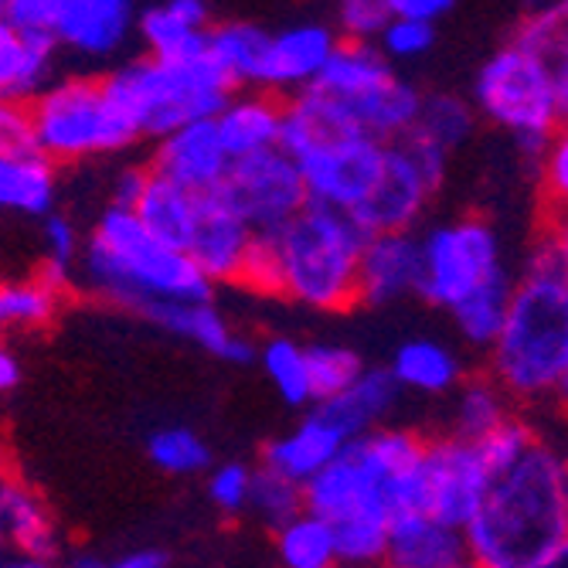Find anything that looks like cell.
Instances as JSON below:
<instances>
[{
	"mask_svg": "<svg viewBox=\"0 0 568 568\" xmlns=\"http://www.w3.org/2000/svg\"><path fill=\"white\" fill-rule=\"evenodd\" d=\"M568 538V497L558 443L545 439L510 470L490 477L487 497L463 528L477 568H541Z\"/></svg>",
	"mask_w": 568,
	"mask_h": 568,
	"instance_id": "cell-1",
	"label": "cell"
},
{
	"mask_svg": "<svg viewBox=\"0 0 568 568\" xmlns=\"http://www.w3.org/2000/svg\"><path fill=\"white\" fill-rule=\"evenodd\" d=\"M568 368V283L558 248L545 235L514 280L504 327L487 351V375L510 402L555 395Z\"/></svg>",
	"mask_w": 568,
	"mask_h": 568,
	"instance_id": "cell-2",
	"label": "cell"
},
{
	"mask_svg": "<svg viewBox=\"0 0 568 568\" xmlns=\"http://www.w3.org/2000/svg\"><path fill=\"white\" fill-rule=\"evenodd\" d=\"M79 283L120 310L140 317L150 303H209L212 283L174 245L153 239L133 212L113 209L99 215L82 245Z\"/></svg>",
	"mask_w": 568,
	"mask_h": 568,
	"instance_id": "cell-3",
	"label": "cell"
},
{
	"mask_svg": "<svg viewBox=\"0 0 568 568\" xmlns=\"http://www.w3.org/2000/svg\"><path fill=\"white\" fill-rule=\"evenodd\" d=\"M99 85L110 110L136 133V140H161L187 123L215 120L235 95L229 79L209 59L204 44L174 62H123L102 75Z\"/></svg>",
	"mask_w": 568,
	"mask_h": 568,
	"instance_id": "cell-4",
	"label": "cell"
},
{
	"mask_svg": "<svg viewBox=\"0 0 568 568\" xmlns=\"http://www.w3.org/2000/svg\"><path fill=\"white\" fill-rule=\"evenodd\" d=\"M361 232L347 215L324 204H306L283 229L273 232L280 255V296L317 310V314H344L357 303Z\"/></svg>",
	"mask_w": 568,
	"mask_h": 568,
	"instance_id": "cell-5",
	"label": "cell"
},
{
	"mask_svg": "<svg viewBox=\"0 0 568 568\" xmlns=\"http://www.w3.org/2000/svg\"><path fill=\"white\" fill-rule=\"evenodd\" d=\"M474 113L538 153L568 116L551 69L518 41L500 44L474 79Z\"/></svg>",
	"mask_w": 568,
	"mask_h": 568,
	"instance_id": "cell-6",
	"label": "cell"
},
{
	"mask_svg": "<svg viewBox=\"0 0 568 568\" xmlns=\"http://www.w3.org/2000/svg\"><path fill=\"white\" fill-rule=\"evenodd\" d=\"M28 116L34 150L55 168L106 158L136 143V133L110 110L99 79L89 75L51 82L28 106Z\"/></svg>",
	"mask_w": 568,
	"mask_h": 568,
	"instance_id": "cell-7",
	"label": "cell"
},
{
	"mask_svg": "<svg viewBox=\"0 0 568 568\" xmlns=\"http://www.w3.org/2000/svg\"><path fill=\"white\" fill-rule=\"evenodd\" d=\"M423 242V283L419 296L446 314L467 300L510 283L504 263V242L497 229L480 215H463L433 225Z\"/></svg>",
	"mask_w": 568,
	"mask_h": 568,
	"instance_id": "cell-8",
	"label": "cell"
},
{
	"mask_svg": "<svg viewBox=\"0 0 568 568\" xmlns=\"http://www.w3.org/2000/svg\"><path fill=\"white\" fill-rule=\"evenodd\" d=\"M449 158L436 146L405 136L385 146V171L368 194V201L347 219L365 235H392V232H416L423 222L433 194L446 178Z\"/></svg>",
	"mask_w": 568,
	"mask_h": 568,
	"instance_id": "cell-9",
	"label": "cell"
},
{
	"mask_svg": "<svg viewBox=\"0 0 568 568\" xmlns=\"http://www.w3.org/2000/svg\"><path fill=\"white\" fill-rule=\"evenodd\" d=\"M385 146L361 133H327L293 146L290 158L300 168L310 204L351 215L375 191L385 171Z\"/></svg>",
	"mask_w": 568,
	"mask_h": 568,
	"instance_id": "cell-10",
	"label": "cell"
},
{
	"mask_svg": "<svg viewBox=\"0 0 568 568\" xmlns=\"http://www.w3.org/2000/svg\"><path fill=\"white\" fill-rule=\"evenodd\" d=\"M219 194L252 232H276L310 204L296 161L280 146L232 161Z\"/></svg>",
	"mask_w": 568,
	"mask_h": 568,
	"instance_id": "cell-11",
	"label": "cell"
},
{
	"mask_svg": "<svg viewBox=\"0 0 568 568\" xmlns=\"http://www.w3.org/2000/svg\"><path fill=\"white\" fill-rule=\"evenodd\" d=\"M490 474L474 443L453 436L426 439L423 474H419V514L463 531L484 504Z\"/></svg>",
	"mask_w": 568,
	"mask_h": 568,
	"instance_id": "cell-12",
	"label": "cell"
},
{
	"mask_svg": "<svg viewBox=\"0 0 568 568\" xmlns=\"http://www.w3.org/2000/svg\"><path fill=\"white\" fill-rule=\"evenodd\" d=\"M229 168H232V158L219 136L215 120H201V123H187L161 140H153L146 171L191 194H212L225 184Z\"/></svg>",
	"mask_w": 568,
	"mask_h": 568,
	"instance_id": "cell-13",
	"label": "cell"
},
{
	"mask_svg": "<svg viewBox=\"0 0 568 568\" xmlns=\"http://www.w3.org/2000/svg\"><path fill=\"white\" fill-rule=\"evenodd\" d=\"M136 34V8L130 0H55V38L59 48L89 62H106Z\"/></svg>",
	"mask_w": 568,
	"mask_h": 568,
	"instance_id": "cell-14",
	"label": "cell"
},
{
	"mask_svg": "<svg viewBox=\"0 0 568 568\" xmlns=\"http://www.w3.org/2000/svg\"><path fill=\"white\" fill-rule=\"evenodd\" d=\"M303 510L317 514V518L331 525L357 518V514H382V518H392L388 487L368 463L351 449V443L324 474H317L303 487Z\"/></svg>",
	"mask_w": 568,
	"mask_h": 568,
	"instance_id": "cell-15",
	"label": "cell"
},
{
	"mask_svg": "<svg viewBox=\"0 0 568 568\" xmlns=\"http://www.w3.org/2000/svg\"><path fill=\"white\" fill-rule=\"evenodd\" d=\"M337 44H341V38H337L334 24H324V21H300L283 31H273L266 59H263L260 89L273 92V95L306 92L321 79Z\"/></svg>",
	"mask_w": 568,
	"mask_h": 568,
	"instance_id": "cell-16",
	"label": "cell"
},
{
	"mask_svg": "<svg viewBox=\"0 0 568 568\" xmlns=\"http://www.w3.org/2000/svg\"><path fill=\"white\" fill-rule=\"evenodd\" d=\"M252 235L255 232L232 212V204L219 191H212L197 197V222L184 255L212 286L239 283Z\"/></svg>",
	"mask_w": 568,
	"mask_h": 568,
	"instance_id": "cell-17",
	"label": "cell"
},
{
	"mask_svg": "<svg viewBox=\"0 0 568 568\" xmlns=\"http://www.w3.org/2000/svg\"><path fill=\"white\" fill-rule=\"evenodd\" d=\"M419 283H423V242L416 232L365 239L361 270H357V303L392 306L408 296H419Z\"/></svg>",
	"mask_w": 568,
	"mask_h": 568,
	"instance_id": "cell-18",
	"label": "cell"
},
{
	"mask_svg": "<svg viewBox=\"0 0 568 568\" xmlns=\"http://www.w3.org/2000/svg\"><path fill=\"white\" fill-rule=\"evenodd\" d=\"M140 321L161 327L174 337H184L197 344L201 351L229 361V365H248V361L260 357V347L248 337L235 334L212 300L209 303H150L146 310H140Z\"/></svg>",
	"mask_w": 568,
	"mask_h": 568,
	"instance_id": "cell-19",
	"label": "cell"
},
{
	"mask_svg": "<svg viewBox=\"0 0 568 568\" xmlns=\"http://www.w3.org/2000/svg\"><path fill=\"white\" fill-rule=\"evenodd\" d=\"M344 449H347V439L314 408L290 433H283L263 446L260 467L306 487L317 474H324Z\"/></svg>",
	"mask_w": 568,
	"mask_h": 568,
	"instance_id": "cell-20",
	"label": "cell"
},
{
	"mask_svg": "<svg viewBox=\"0 0 568 568\" xmlns=\"http://www.w3.org/2000/svg\"><path fill=\"white\" fill-rule=\"evenodd\" d=\"M283 120H286V106L280 102V95L263 89H242L225 102V110L215 116V126L229 158L242 161V158H255V153L276 150L283 140Z\"/></svg>",
	"mask_w": 568,
	"mask_h": 568,
	"instance_id": "cell-21",
	"label": "cell"
},
{
	"mask_svg": "<svg viewBox=\"0 0 568 568\" xmlns=\"http://www.w3.org/2000/svg\"><path fill=\"white\" fill-rule=\"evenodd\" d=\"M215 24L204 0H164L136 11V38L146 48V59L174 62L204 44V34Z\"/></svg>",
	"mask_w": 568,
	"mask_h": 568,
	"instance_id": "cell-22",
	"label": "cell"
},
{
	"mask_svg": "<svg viewBox=\"0 0 568 568\" xmlns=\"http://www.w3.org/2000/svg\"><path fill=\"white\" fill-rule=\"evenodd\" d=\"M467 565L463 531L429 518V514H398L388 528V551L382 568H459Z\"/></svg>",
	"mask_w": 568,
	"mask_h": 568,
	"instance_id": "cell-23",
	"label": "cell"
},
{
	"mask_svg": "<svg viewBox=\"0 0 568 568\" xmlns=\"http://www.w3.org/2000/svg\"><path fill=\"white\" fill-rule=\"evenodd\" d=\"M388 375L398 385V392H416V395H453L467 368H463V357L456 354L453 344L439 337H408L395 347L388 361Z\"/></svg>",
	"mask_w": 568,
	"mask_h": 568,
	"instance_id": "cell-24",
	"label": "cell"
},
{
	"mask_svg": "<svg viewBox=\"0 0 568 568\" xmlns=\"http://www.w3.org/2000/svg\"><path fill=\"white\" fill-rule=\"evenodd\" d=\"M395 402H398V385L392 382L388 368H365L347 392H341L331 402H321L317 412L347 443H354L361 436H368L372 429L385 426Z\"/></svg>",
	"mask_w": 568,
	"mask_h": 568,
	"instance_id": "cell-25",
	"label": "cell"
},
{
	"mask_svg": "<svg viewBox=\"0 0 568 568\" xmlns=\"http://www.w3.org/2000/svg\"><path fill=\"white\" fill-rule=\"evenodd\" d=\"M59 44L48 38H24L0 21V102H31L51 85Z\"/></svg>",
	"mask_w": 568,
	"mask_h": 568,
	"instance_id": "cell-26",
	"label": "cell"
},
{
	"mask_svg": "<svg viewBox=\"0 0 568 568\" xmlns=\"http://www.w3.org/2000/svg\"><path fill=\"white\" fill-rule=\"evenodd\" d=\"M270 38L273 31H266L263 24L232 18V21H215L209 28L204 48H209V59L229 79V85L242 92V89H260Z\"/></svg>",
	"mask_w": 568,
	"mask_h": 568,
	"instance_id": "cell-27",
	"label": "cell"
},
{
	"mask_svg": "<svg viewBox=\"0 0 568 568\" xmlns=\"http://www.w3.org/2000/svg\"><path fill=\"white\" fill-rule=\"evenodd\" d=\"M0 510H4L8 521V541L11 548H18V555L34 558L41 565L59 558V528L31 487L18 480H0Z\"/></svg>",
	"mask_w": 568,
	"mask_h": 568,
	"instance_id": "cell-28",
	"label": "cell"
},
{
	"mask_svg": "<svg viewBox=\"0 0 568 568\" xmlns=\"http://www.w3.org/2000/svg\"><path fill=\"white\" fill-rule=\"evenodd\" d=\"M59 197V168L41 153L0 158V212H18L28 219H48Z\"/></svg>",
	"mask_w": 568,
	"mask_h": 568,
	"instance_id": "cell-29",
	"label": "cell"
},
{
	"mask_svg": "<svg viewBox=\"0 0 568 568\" xmlns=\"http://www.w3.org/2000/svg\"><path fill=\"white\" fill-rule=\"evenodd\" d=\"M514 416L510 395L484 372V375H467L463 385L453 392L449 405V436L463 443H480L494 429H500Z\"/></svg>",
	"mask_w": 568,
	"mask_h": 568,
	"instance_id": "cell-30",
	"label": "cell"
},
{
	"mask_svg": "<svg viewBox=\"0 0 568 568\" xmlns=\"http://www.w3.org/2000/svg\"><path fill=\"white\" fill-rule=\"evenodd\" d=\"M197 197L201 194H191L158 174H150L133 215L153 239H161L164 245H174L184 252L197 222Z\"/></svg>",
	"mask_w": 568,
	"mask_h": 568,
	"instance_id": "cell-31",
	"label": "cell"
},
{
	"mask_svg": "<svg viewBox=\"0 0 568 568\" xmlns=\"http://www.w3.org/2000/svg\"><path fill=\"white\" fill-rule=\"evenodd\" d=\"M510 41L528 48L531 55H538L551 69L568 116V0H555V4H541L528 11L518 21V31H514Z\"/></svg>",
	"mask_w": 568,
	"mask_h": 568,
	"instance_id": "cell-32",
	"label": "cell"
},
{
	"mask_svg": "<svg viewBox=\"0 0 568 568\" xmlns=\"http://www.w3.org/2000/svg\"><path fill=\"white\" fill-rule=\"evenodd\" d=\"M474 123H477L474 102H467L456 92H429V95H423L419 120H416V126H412L408 136L436 146L439 153H446V158H449L456 146H463L470 140Z\"/></svg>",
	"mask_w": 568,
	"mask_h": 568,
	"instance_id": "cell-33",
	"label": "cell"
},
{
	"mask_svg": "<svg viewBox=\"0 0 568 568\" xmlns=\"http://www.w3.org/2000/svg\"><path fill=\"white\" fill-rule=\"evenodd\" d=\"M276 555L283 568H337L334 525L317 514H296L276 531Z\"/></svg>",
	"mask_w": 568,
	"mask_h": 568,
	"instance_id": "cell-34",
	"label": "cell"
},
{
	"mask_svg": "<svg viewBox=\"0 0 568 568\" xmlns=\"http://www.w3.org/2000/svg\"><path fill=\"white\" fill-rule=\"evenodd\" d=\"M62 293L34 280H4L0 283V334L8 331H38L59 314Z\"/></svg>",
	"mask_w": 568,
	"mask_h": 568,
	"instance_id": "cell-35",
	"label": "cell"
},
{
	"mask_svg": "<svg viewBox=\"0 0 568 568\" xmlns=\"http://www.w3.org/2000/svg\"><path fill=\"white\" fill-rule=\"evenodd\" d=\"M260 365L276 395L290 408L314 405V388H310V368H306V344L293 337H270L260 347Z\"/></svg>",
	"mask_w": 568,
	"mask_h": 568,
	"instance_id": "cell-36",
	"label": "cell"
},
{
	"mask_svg": "<svg viewBox=\"0 0 568 568\" xmlns=\"http://www.w3.org/2000/svg\"><path fill=\"white\" fill-rule=\"evenodd\" d=\"M146 456L153 467L171 477H197L204 470H212V463H215L212 446L191 426H164L158 433H150Z\"/></svg>",
	"mask_w": 568,
	"mask_h": 568,
	"instance_id": "cell-37",
	"label": "cell"
},
{
	"mask_svg": "<svg viewBox=\"0 0 568 568\" xmlns=\"http://www.w3.org/2000/svg\"><path fill=\"white\" fill-rule=\"evenodd\" d=\"M388 528H392V518H382V514H357V518L334 525L337 565L382 568L385 551H388Z\"/></svg>",
	"mask_w": 568,
	"mask_h": 568,
	"instance_id": "cell-38",
	"label": "cell"
},
{
	"mask_svg": "<svg viewBox=\"0 0 568 568\" xmlns=\"http://www.w3.org/2000/svg\"><path fill=\"white\" fill-rule=\"evenodd\" d=\"M510 290H514V280L510 283H500L474 300H467L463 306L453 310V324H456V334L463 337V344H470L474 351H490L500 327H504V317H507V303H510Z\"/></svg>",
	"mask_w": 568,
	"mask_h": 568,
	"instance_id": "cell-39",
	"label": "cell"
},
{
	"mask_svg": "<svg viewBox=\"0 0 568 568\" xmlns=\"http://www.w3.org/2000/svg\"><path fill=\"white\" fill-rule=\"evenodd\" d=\"M306 368L310 388H314V405H321L347 392L368 365L361 361L357 351L344 344H306Z\"/></svg>",
	"mask_w": 568,
	"mask_h": 568,
	"instance_id": "cell-40",
	"label": "cell"
},
{
	"mask_svg": "<svg viewBox=\"0 0 568 568\" xmlns=\"http://www.w3.org/2000/svg\"><path fill=\"white\" fill-rule=\"evenodd\" d=\"M44 263H41V273L38 280L48 283L51 290L65 293L75 280V270H79V260H82V235L75 229V222L69 215H59L51 212L44 219Z\"/></svg>",
	"mask_w": 568,
	"mask_h": 568,
	"instance_id": "cell-41",
	"label": "cell"
},
{
	"mask_svg": "<svg viewBox=\"0 0 568 568\" xmlns=\"http://www.w3.org/2000/svg\"><path fill=\"white\" fill-rule=\"evenodd\" d=\"M248 510L260 518L266 528L280 531L296 514H303V487L260 467L252 470V494H248Z\"/></svg>",
	"mask_w": 568,
	"mask_h": 568,
	"instance_id": "cell-42",
	"label": "cell"
},
{
	"mask_svg": "<svg viewBox=\"0 0 568 568\" xmlns=\"http://www.w3.org/2000/svg\"><path fill=\"white\" fill-rule=\"evenodd\" d=\"M538 443H541L538 426H535L531 419H525V416H518V412H514V416H510L500 429H494L487 439L477 443V453H480V459H484L487 474L497 477V474L510 470L514 463H521Z\"/></svg>",
	"mask_w": 568,
	"mask_h": 568,
	"instance_id": "cell-43",
	"label": "cell"
},
{
	"mask_svg": "<svg viewBox=\"0 0 568 568\" xmlns=\"http://www.w3.org/2000/svg\"><path fill=\"white\" fill-rule=\"evenodd\" d=\"M535 161H538V187L555 225L568 222V123L548 136V143L535 153Z\"/></svg>",
	"mask_w": 568,
	"mask_h": 568,
	"instance_id": "cell-44",
	"label": "cell"
},
{
	"mask_svg": "<svg viewBox=\"0 0 568 568\" xmlns=\"http://www.w3.org/2000/svg\"><path fill=\"white\" fill-rule=\"evenodd\" d=\"M392 21L388 0H344L334 18V31L341 41L354 44H378L382 31Z\"/></svg>",
	"mask_w": 568,
	"mask_h": 568,
	"instance_id": "cell-45",
	"label": "cell"
},
{
	"mask_svg": "<svg viewBox=\"0 0 568 568\" xmlns=\"http://www.w3.org/2000/svg\"><path fill=\"white\" fill-rule=\"evenodd\" d=\"M436 44V28L433 24H419V21H405V18H392L388 28L378 38V51L385 55V62H416L426 59Z\"/></svg>",
	"mask_w": 568,
	"mask_h": 568,
	"instance_id": "cell-46",
	"label": "cell"
},
{
	"mask_svg": "<svg viewBox=\"0 0 568 568\" xmlns=\"http://www.w3.org/2000/svg\"><path fill=\"white\" fill-rule=\"evenodd\" d=\"M242 286H248L252 293L263 296H280V255H276V242L273 232H255L245 266H242Z\"/></svg>",
	"mask_w": 568,
	"mask_h": 568,
	"instance_id": "cell-47",
	"label": "cell"
},
{
	"mask_svg": "<svg viewBox=\"0 0 568 568\" xmlns=\"http://www.w3.org/2000/svg\"><path fill=\"white\" fill-rule=\"evenodd\" d=\"M252 494V467L245 463H219L209 474V497L222 514H242L248 510Z\"/></svg>",
	"mask_w": 568,
	"mask_h": 568,
	"instance_id": "cell-48",
	"label": "cell"
},
{
	"mask_svg": "<svg viewBox=\"0 0 568 568\" xmlns=\"http://www.w3.org/2000/svg\"><path fill=\"white\" fill-rule=\"evenodd\" d=\"M0 21L24 38L55 41L51 38V28H55V0H4L0 4Z\"/></svg>",
	"mask_w": 568,
	"mask_h": 568,
	"instance_id": "cell-49",
	"label": "cell"
},
{
	"mask_svg": "<svg viewBox=\"0 0 568 568\" xmlns=\"http://www.w3.org/2000/svg\"><path fill=\"white\" fill-rule=\"evenodd\" d=\"M21 153H34L28 106L0 102V158H21Z\"/></svg>",
	"mask_w": 568,
	"mask_h": 568,
	"instance_id": "cell-50",
	"label": "cell"
},
{
	"mask_svg": "<svg viewBox=\"0 0 568 568\" xmlns=\"http://www.w3.org/2000/svg\"><path fill=\"white\" fill-rule=\"evenodd\" d=\"M392 4V18H405V21H419V24H439L443 18L453 14V0H388Z\"/></svg>",
	"mask_w": 568,
	"mask_h": 568,
	"instance_id": "cell-51",
	"label": "cell"
},
{
	"mask_svg": "<svg viewBox=\"0 0 568 568\" xmlns=\"http://www.w3.org/2000/svg\"><path fill=\"white\" fill-rule=\"evenodd\" d=\"M146 181H150V171H146V168H123V171L113 178V197H110V204H113V209L133 212V209H136V201L143 197Z\"/></svg>",
	"mask_w": 568,
	"mask_h": 568,
	"instance_id": "cell-52",
	"label": "cell"
},
{
	"mask_svg": "<svg viewBox=\"0 0 568 568\" xmlns=\"http://www.w3.org/2000/svg\"><path fill=\"white\" fill-rule=\"evenodd\" d=\"M168 551H161V548H136V551H130V555H123V558H116V561H110V565H102V568H168Z\"/></svg>",
	"mask_w": 568,
	"mask_h": 568,
	"instance_id": "cell-53",
	"label": "cell"
},
{
	"mask_svg": "<svg viewBox=\"0 0 568 568\" xmlns=\"http://www.w3.org/2000/svg\"><path fill=\"white\" fill-rule=\"evenodd\" d=\"M21 385V361L11 347L0 344V395H8Z\"/></svg>",
	"mask_w": 568,
	"mask_h": 568,
	"instance_id": "cell-54",
	"label": "cell"
},
{
	"mask_svg": "<svg viewBox=\"0 0 568 568\" xmlns=\"http://www.w3.org/2000/svg\"><path fill=\"white\" fill-rule=\"evenodd\" d=\"M551 242H555V248H558V263H561V276H565V283H568V235L565 232H558V229H551V235H548Z\"/></svg>",
	"mask_w": 568,
	"mask_h": 568,
	"instance_id": "cell-55",
	"label": "cell"
},
{
	"mask_svg": "<svg viewBox=\"0 0 568 568\" xmlns=\"http://www.w3.org/2000/svg\"><path fill=\"white\" fill-rule=\"evenodd\" d=\"M0 568H44V565L24 555H0Z\"/></svg>",
	"mask_w": 568,
	"mask_h": 568,
	"instance_id": "cell-56",
	"label": "cell"
},
{
	"mask_svg": "<svg viewBox=\"0 0 568 568\" xmlns=\"http://www.w3.org/2000/svg\"><path fill=\"white\" fill-rule=\"evenodd\" d=\"M541 568H568V538L545 558V565Z\"/></svg>",
	"mask_w": 568,
	"mask_h": 568,
	"instance_id": "cell-57",
	"label": "cell"
},
{
	"mask_svg": "<svg viewBox=\"0 0 568 568\" xmlns=\"http://www.w3.org/2000/svg\"><path fill=\"white\" fill-rule=\"evenodd\" d=\"M555 402H558V408L568 416V368H565V375H561V382H558V388H555V395H551Z\"/></svg>",
	"mask_w": 568,
	"mask_h": 568,
	"instance_id": "cell-58",
	"label": "cell"
},
{
	"mask_svg": "<svg viewBox=\"0 0 568 568\" xmlns=\"http://www.w3.org/2000/svg\"><path fill=\"white\" fill-rule=\"evenodd\" d=\"M558 453H561V477H565V497H568V436H565V443L558 446Z\"/></svg>",
	"mask_w": 568,
	"mask_h": 568,
	"instance_id": "cell-59",
	"label": "cell"
},
{
	"mask_svg": "<svg viewBox=\"0 0 568 568\" xmlns=\"http://www.w3.org/2000/svg\"><path fill=\"white\" fill-rule=\"evenodd\" d=\"M65 568H102V561H95V558H75Z\"/></svg>",
	"mask_w": 568,
	"mask_h": 568,
	"instance_id": "cell-60",
	"label": "cell"
},
{
	"mask_svg": "<svg viewBox=\"0 0 568 568\" xmlns=\"http://www.w3.org/2000/svg\"><path fill=\"white\" fill-rule=\"evenodd\" d=\"M4 548H11V541H8V521H4V510H0V551Z\"/></svg>",
	"mask_w": 568,
	"mask_h": 568,
	"instance_id": "cell-61",
	"label": "cell"
},
{
	"mask_svg": "<svg viewBox=\"0 0 568 568\" xmlns=\"http://www.w3.org/2000/svg\"><path fill=\"white\" fill-rule=\"evenodd\" d=\"M555 229H558V232H565V235H568V222H558V225H555Z\"/></svg>",
	"mask_w": 568,
	"mask_h": 568,
	"instance_id": "cell-62",
	"label": "cell"
},
{
	"mask_svg": "<svg viewBox=\"0 0 568 568\" xmlns=\"http://www.w3.org/2000/svg\"><path fill=\"white\" fill-rule=\"evenodd\" d=\"M459 568H477V565H470V561H467V565H459Z\"/></svg>",
	"mask_w": 568,
	"mask_h": 568,
	"instance_id": "cell-63",
	"label": "cell"
}]
</instances>
